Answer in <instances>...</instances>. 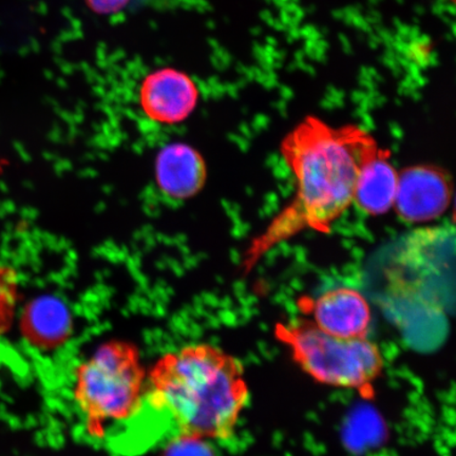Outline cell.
<instances>
[{
	"label": "cell",
	"instance_id": "1",
	"mask_svg": "<svg viewBox=\"0 0 456 456\" xmlns=\"http://www.w3.org/2000/svg\"><path fill=\"white\" fill-rule=\"evenodd\" d=\"M380 148L354 125L334 127L310 117L281 142V155L296 181L287 207L250 245L245 265L253 267L271 249L301 232H329L354 203L359 174Z\"/></svg>",
	"mask_w": 456,
	"mask_h": 456
},
{
	"label": "cell",
	"instance_id": "2",
	"mask_svg": "<svg viewBox=\"0 0 456 456\" xmlns=\"http://www.w3.org/2000/svg\"><path fill=\"white\" fill-rule=\"evenodd\" d=\"M243 364L221 347L197 342L165 353L146 379L145 408L176 436L227 442L249 403Z\"/></svg>",
	"mask_w": 456,
	"mask_h": 456
},
{
	"label": "cell",
	"instance_id": "3",
	"mask_svg": "<svg viewBox=\"0 0 456 456\" xmlns=\"http://www.w3.org/2000/svg\"><path fill=\"white\" fill-rule=\"evenodd\" d=\"M146 379L139 349L128 341L105 342L79 363L72 398L86 433L105 440L144 411Z\"/></svg>",
	"mask_w": 456,
	"mask_h": 456
},
{
	"label": "cell",
	"instance_id": "4",
	"mask_svg": "<svg viewBox=\"0 0 456 456\" xmlns=\"http://www.w3.org/2000/svg\"><path fill=\"white\" fill-rule=\"evenodd\" d=\"M273 334L316 383L373 396L375 381L385 369L383 353L373 340L335 338L301 317L277 322Z\"/></svg>",
	"mask_w": 456,
	"mask_h": 456
},
{
	"label": "cell",
	"instance_id": "5",
	"mask_svg": "<svg viewBox=\"0 0 456 456\" xmlns=\"http://www.w3.org/2000/svg\"><path fill=\"white\" fill-rule=\"evenodd\" d=\"M299 306L324 333L344 339L369 338L372 312L366 297L355 289H330L316 299L302 298Z\"/></svg>",
	"mask_w": 456,
	"mask_h": 456
},
{
	"label": "cell",
	"instance_id": "6",
	"mask_svg": "<svg viewBox=\"0 0 456 456\" xmlns=\"http://www.w3.org/2000/svg\"><path fill=\"white\" fill-rule=\"evenodd\" d=\"M452 201V185L442 170L415 167L398 175L395 207L407 222H425L446 212Z\"/></svg>",
	"mask_w": 456,
	"mask_h": 456
},
{
	"label": "cell",
	"instance_id": "7",
	"mask_svg": "<svg viewBox=\"0 0 456 456\" xmlns=\"http://www.w3.org/2000/svg\"><path fill=\"white\" fill-rule=\"evenodd\" d=\"M199 91L185 73L165 68L146 77L140 90L142 111L151 121L174 125L184 121L195 110Z\"/></svg>",
	"mask_w": 456,
	"mask_h": 456
},
{
	"label": "cell",
	"instance_id": "8",
	"mask_svg": "<svg viewBox=\"0 0 456 456\" xmlns=\"http://www.w3.org/2000/svg\"><path fill=\"white\" fill-rule=\"evenodd\" d=\"M156 175L165 195L185 200L197 195L207 180V167L201 155L192 147L175 142L159 153Z\"/></svg>",
	"mask_w": 456,
	"mask_h": 456
},
{
	"label": "cell",
	"instance_id": "9",
	"mask_svg": "<svg viewBox=\"0 0 456 456\" xmlns=\"http://www.w3.org/2000/svg\"><path fill=\"white\" fill-rule=\"evenodd\" d=\"M389 156V152L379 150L359 174L354 203L369 215H383L395 207L398 174Z\"/></svg>",
	"mask_w": 456,
	"mask_h": 456
},
{
	"label": "cell",
	"instance_id": "10",
	"mask_svg": "<svg viewBox=\"0 0 456 456\" xmlns=\"http://www.w3.org/2000/svg\"><path fill=\"white\" fill-rule=\"evenodd\" d=\"M64 307L53 297H39L28 302L21 314L20 330L25 339L41 349L60 344L67 332Z\"/></svg>",
	"mask_w": 456,
	"mask_h": 456
},
{
	"label": "cell",
	"instance_id": "11",
	"mask_svg": "<svg viewBox=\"0 0 456 456\" xmlns=\"http://www.w3.org/2000/svg\"><path fill=\"white\" fill-rule=\"evenodd\" d=\"M20 281L14 267L0 264V336L12 328L20 299Z\"/></svg>",
	"mask_w": 456,
	"mask_h": 456
},
{
	"label": "cell",
	"instance_id": "12",
	"mask_svg": "<svg viewBox=\"0 0 456 456\" xmlns=\"http://www.w3.org/2000/svg\"><path fill=\"white\" fill-rule=\"evenodd\" d=\"M164 456H219L212 442L201 438L176 436L165 450Z\"/></svg>",
	"mask_w": 456,
	"mask_h": 456
},
{
	"label": "cell",
	"instance_id": "13",
	"mask_svg": "<svg viewBox=\"0 0 456 456\" xmlns=\"http://www.w3.org/2000/svg\"><path fill=\"white\" fill-rule=\"evenodd\" d=\"M126 0H89L93 7L102 12H110L113 9L122 7Z\"/></svg>",
	"mask_w": 456,
	"mask_h": 456
},
{
	"label": "cell",
	"instance_id": "14",
	"mask_svg": "<svg viewBox=\"0 0 456 456\" xmlns=\"http://www.w3.org/2000/svg\"><path fill=\"white\" fill-rule=\"evenodd\" d=\"M3 169H4V162L0 161V174L3 173Z\"/></svg>",
	"mask_w": 456,
	"mask_h": 456
}]
</instances>
